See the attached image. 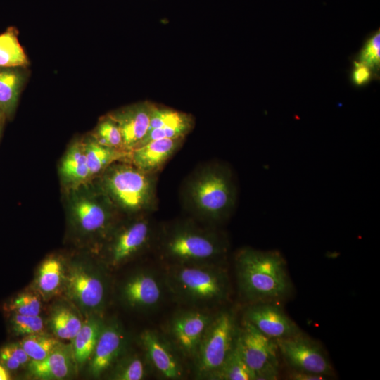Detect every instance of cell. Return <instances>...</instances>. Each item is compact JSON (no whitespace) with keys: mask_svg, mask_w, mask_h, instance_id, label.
Returning <instances> with one entry per match:
<instances>
[{"mask_svg":"<svg viewBox=\"0 0 380 380\" xmlns=\"http://www.w3.org/2000/svg\"><path fill=\"white\" fill-rule=\"evenodd\" d=\"M376 75L365 64L354 61L350 72V80L354 86L360 87L369 83Z\"/></svg>","mask_w":380,"mask_h":380,"instance_id":"cell-34","label":"cell"},{"mask_svg":"<svg viewBox=\"0 0 380 380\" xmlns=\"http://www.w3.org/2000/svg\"><path fill=\"white\" fill-rule=\"evenodd\" d=\"M125 343L122 329L117 322L103 326L91 357L89 370L99 376L117 360Z\"/></svg>","mask_w":380,"mask_h":380,"instance_id":"cell-18","label":"cell"},{"mask_svg":"<svg viewBox=\"0 0 380 380\" xmlns=\"http://www.w3.org/2000/svg\"><path fill=\"white\" fill-rule=\"evenodd\" d=\"M213 379L256 380L255 375L243 361L236 345Z\"/></svg>","mask_w":380,"mask_h":380,"instance_id":"cell-29","label":"cell"},{"mask_svg":"<svg viewBox=\"0 0 380 380\" xmlns=\"http://www.w3.org/2000/svg\"><path fill=\"white\" fill-rule=\"evenodd\" d=\"M7 346L22 365H24L30 361V358L19 343H12Z\"/></svg>","mask_w":380,"mask_h":380,"instance_id":"cell-37","label":"cell"},{"mask_svg":"<svg viewBox=\"0 0 380 380\" xmlns=\"http://www.w3.org/2000/svg\"><path fill=\"white\" fill-rule=\"evenodd\" d=\"M89 134L101 145L126 151L120 127L108 114L100 118L96 127Z\"/></svg>","mask_w":380,"mask_h":380,"instance_id":"cell-27","label":"cell"},{"mask_svg":"<svg viewBox=\"0 0 380 380\" xmlns=\"http://www.w3.org/2000/svg\"><path fill=\"white\" fill-rule=\"evenodd\" d=\"M244 319L260 332L274 340L285 338L301 332L298 326L272 301L257 302L248 307Z\"/></svg>","mask_w":380,"mask_h":380,"instance_id":"cell-14","label":"cell"},{"mask_svg":"<svg viewBox=\"0 0 380 380\" xmlns=\"http://www.w3.org/2000/svg\"><path fill=\"white\" fill-rule=\"evenodd\" d=\"M140 343L152 369L167 379H179L184 376L179 353L168 338L156 331L144 330Z\"/></svg>","mask_w":380,"mask_h":380,"instance_id":"cell-12","label":"cell"},{"mask_svg":"<svg viewBox=\"0 0 380 380\" xmlns=\"http://www.w3.org/2000/svg\"><path fill=\"white\" fill-rule=\"evenodd\" d=\"M214 315L201 310L181 311L167 325L169 340L182 356L194 359Z\"/></svg>","mask_w":380,"mask_h":380,"instance_id":"cell-11","label":"cell"},{"mask_svg":"<svg viewBox=\"0 0 380 380\" xmlns=\"http://www.w3.org/2000/svg\"><path fill=\"white\" fill-rule=\"evenodd\" d=\"M357 61L369 67L377 75L380 67V32L379 29L372 32L365 42L360 49Z\"/></svg>","mask_w":380,"mask_h":380,"instance_id":"cell-31","label":"cell"},{"mask_svg":"<svg viewBox=\"0 0 380 380\" xmlns=\"http://www.w3.org/2000/svg\"><path fill=\"white\" fill-rule=\"evenodd\" d=\"M6 310L12 313L24 315H39L41 302L39 297L32 293H23L12 299Z\"/></svg>","mask_w":380,"mask_h":380,"instance_id":"cell-32","label":"cell"},{"mask_svg":"<svg viewBox=\"0 0 380 380\" xmlns=\"http://www.w3.org/2000/svg\"><path fill=\"white\" fill-rule=\"evenodd\" d=\"M89 168L90 180L100 176L112 163L124 160L128 151L111 148L100 144L89 134L81 138Z\"/></svg>","mask_w":380,"mask_h":380,"instance_id":"cell-21","label":"cell"},{"mask_svg":"<svg viewBox=\"0 0 380 380\" xmlns=\"http://www.w3.org/2000/svg\"><path fill=\"white\" fill-rule=\"evenodd\" d=\"M11 324L14 332L18 335L42 333L44 329V321L39 315L12 313Z\"/></svg>","mask_w":380,"mask_h":380,"instance_id":"cell-33","label":"cell"},{"mask_svg":"<svg viewBox=\"0 0 380 380\" xmlns=\"http://www.w3.org/2000/svg\"><path fill=\"white\" fill-rule=\"evenodd\" d=\"M185 137L150 141L129 151L124 160L141 170L158 175L165 165L180 148Z\"/></svg>","mask_w":380,"mask_h":380,"instance_id":"cell-17","label":"cell"},{"mask_svg":"<svg viewBox=\"0 0 380 380\" xmlns=\"http://www.w3.org/2000/svg\"><path fill=\"white\" fill-rule=\"evenodd\" d=\"M0 361L5 368L12 371L16 370L22 366L7 346L0 350Z\"/></svg>","mask_w":380,"mask_h":380,"instance_id":"cell-35","label":"cell"},{"mask_svg":"<svg viewBox=\"0 0 380 380\" xmlns=\"http://www.w3.org/2000/svg\"><path fill=\"white\" fill-rule=\"evenodd\" d=\"M63 279V267L61 259L56 256L49 257L39 267L38 289L46 296L53 294L58 290Z\"/></svg>","mask_w":380,"mask_h":380,"instance_id":"cell-25","label":"cell"},{"mask_svg":"<svg viewBox=\"0 0 380 380\" xmlns=\"http://www.w3.org/2000/svg\"><path fill=\"white\" fill-rule=\"evenodd\" d=\"M50 322L55 335L65 340H72L82 325L75 313L63 306L53 311Z\"/></svg>","mask_w":380,"mask_h":380,"instance_id":"cell-26","label":"cell"},{"mask_svg":"<svg viewBox=\"0 0 380 380\" xmlns=\"http://www.w3.org/2000/svg\"><path fill=\"white\" fill-rule=\"evenodd\" d=\"M234 260L239 289L246 300L275 301L291 292L286 263L279 252L246 247L238 251Z\"/></svg>","mask_w":380,"mask_h":380,"instance_id":"cell-4","label":"cell"},{"mask_svg":"<svg viewBox=\"0 0 380 380\" xmlns=\"http://www.w3.org/2000/svg\"><path fill=\"white\" fill-rule=\"evenodd\" d=\"M10 379V376L6 369L0 365V380H7Z\"/></svg>","mask_w":380,"mask_h":380,"instance_id":"cell-38","label":"cell"},{"mask_svg":"<svg viewBox=\"0 0 380 380\" xmlns=\"http://www.w3.org/2000/svg\"><path fill=\"white\" fill-rule=\"evenodd\" d=\"M157 175L146 173L128 161L118 160L95 179L123 216H133L156 210Z\"/></svg>","mask_w":380,"mask_h":380,"instance_id":"cell-6","label":"cell"},{"mask_svg":"<svg viewBox=\"0 0 380 380\" xmlns=\"http://www.w3.org/2000/svg\"><path fill=\"white\" fill-rule=\"evenodd\" d=\"M61 345L42 360L29 362V372L42 379H62L71 372L72 362L70 351Z\"/></svg>","mask_w":380,"mask_h":380,"instance_id":"cell-22","label":"cell"},{"mask_svg":"<svg viewBox=\"0 0 380 380\" xmlns=\"http://www.w3.org/2000/svg\"><path fill=\"white\" fill-rule=\"evenodd\" d=\"M153 103L144 101L129 104L107 113L118 125L126 151L138 147L146 136Z\"/></svg>","mask_w":380,"mask_h":380,"instance_id":"cell-15","label":"cell"},{"mask_svg":"<svg viewBox=\"0 0 380 380\" xmlns=\"http://www.w3.org/2000/svg\"><path fill=\"white\" fill-rule=\"evenodd\" d=\"M19 344L33 361L44 359L62 345L56 338L43 332L25 336Z\"/></svg>","mask_w":380,"mask_h":380,"instance_id":"cell-28","label":"cell"},{"mask_svg":"<svg viewBox=\"0 0 380 380\" xmlns=\"http://www.w3.org/2000/svg\"><path fill=\"white\" fill-rule=\"evenodd\" d=\"M28 77L25 67H0V110L6 120L13 118Z\"/></svg>","mask_w":380,"mask_h":380,"instance_id":"cell-20","label":"cell"},{"mask_svg":"<svg viewBox=\"0 0 380 380\" xmlns=\"http://www.w3.org/2000/svg\"><path fill=\"white\" fill-rule=\"evenodd\" d=\"M237 197L234 172L229 164L220 160L197 166L184 179L180 189L183 208L189 215L216 227L232 216Z\"/></svg>","mask_w":380,"mask_h":380,"instance_id":"cell-1","label":"cell"},{"mask_svg":"<svg viewBox=\"0 0 380 380\" xmlns=\"http://www.w3.org/2000/svg\"><path fill=\"white\" fill-rule=\"evenodd\" d=\"M279 353L293 370L332 377L333 367L321 346L302 331L275 340Z\"/></svg>","mask_w":380,"mask_h":380,"instance_id":"cell-10","label":"cell"},{"mask_svg":"<svg viewBox=\"0 0 380 380\" xmlns=\"http://www.w3.org/2000/svg\"><path fill=\"white\" fill-rule=\"evenodd\" d=\"M18 31L8 27L0 34V67L13 68L29 65L27 54L18 40Z\"/></svg>","mask_w":380,"mask_h":380,"instance_id":"cell-24","label":"cell"},{"mask_svg":"<svg viewBox=\"0 0 380 380\" xmlns=\"http://www.w3.org/2000/svg\"><path fill=\"white\" fill-rule=\"evenodd\" d=\"M58 177L62 191L90 181L81 138L74 139L68 146L58 165Z\"/></svg>","mask_w":380,"mask_h":380,"instance_id":"cell-19","label":"cell"},{"mask_svg":"<svg viewBox=\"0 0 380 380\" xmlns=\"http://www.w3.org/2000/svg\"><path fill=\"white\" fill-rule=\"evenodd\" d=\"M151 369L145 355H132L118 365L113 377L117 380H141L148 376Z\"/></svg>","mask_w":380,"mask_h":380,"instance_id":"cell-30","label":"cell"},{"mask_svg":"<svg viewBox=\"0 0 380 380\" xmlns=\"http://www.w3.org/2000/svg\"><path fill=\"white\" fill-rule=\"evenodd\" d=\"M238 350L256 380H275L279 377V362L276 341L260 332L243 319L236 338Z\"/></svg>","mask_w":380,"mask_h":380,"instance_id":"cell-9","label":"cell"},{"mask_svg":"<svg viewBox=\"0 0 380 380\" xmlns=\"http://www.w3.org/2000/svg\"><path fill=\"white\" fill-rule=\"evenodd\" d=\"M327 379L328 376L324 375L296 370H292L289 375V379L291 380H324Z\"/></svg>","mask_w":380,"mask_h":380,"instance_id":"cell-36","label":"cell"},{"mask_svg":"<svg viewBox=\"0 0 380 380\" xmlns=\"http://www.w3.org/2000/svg\"><path fill=\"white\" fill-rule=\"evenodd\" d=\"M238 332L239 327L232 311L224 310L214 315L194 358L198 377L213 379L233 350Z\"/></svg>","mask_w":380,"mask_h":380,"instance_id":"cell-8","label":"cell"},{"mask_svg":"<svg viewBox=\"0 0 380 380\" xmlns=\"http://www.w3.org/2000/svg\"><path fill=\"white\" fill-rule=\"evenodd\" d=\"M222 264L168 265L166 287L184 305L207 308L222 304L230 293L229 279Z\"/></svg>","mask_w":380,"mask_h":380,"instance_id":"cell-5","label":"cell"},{"mask_svg":"<svg viewBox=\"0 0 380 380\" xmlns=\"http://www.w3.org/2000/svg\"><path fill=\"white\" fill-rule=\"evenodd\" d=\"M166 287L165 279L151 270H141L129 277L121 288V297L129 307L151 310L163 301Z\"/></svg>","mask_w":380,"mask_h":380,"instance_id":"cell-13","label":"cell"},{"mask_svg":"<svg viewBox=\"0 0 380 380\" xmlns=\"http://www.w3.org/2000/svg\"><path fill=\"white\" fill-rule=\"evenodd\" d=\"M229 249L227 236L216 226L192 217L158 226L153 250L167 265L222 263Z\"/></svg>","mask_w":380,"mask_h":380,"instance_id":"cell-2","label":"cell"},{"mask_svg":"<svg viewBox=\"0 0 380 380\" xmlns=\"http://www.w3.org/2000/svg\"><path fill=\"white\" fill-rule=\"evenodd\" d=\"M103 327L100 320L90 318L82 324L72 339L73 356L79 365L91 358Z\"/></svg>","mask_w":380,"mask_h":380,"instance_id":"cell-23","label":"cell"},{"mask_svg":"<svg viewBox=\"0 0 380 380\" xmlns=\"http://www.w3.org/2000/svg\"><path fill=\"white\" fill-rule=\"evenodd\" d=\"M65 286L69 296L84 309H98L104 302L106 293L104 280L82 265L70 268L65 277Z\"/></svg>","mask_w":380,"mask_h":380,"instance_id":"cell-16","label":"cell"},{"mask_svg":"<svg viewBox=\"0 0 380 380\" xmlns=\"http://www.w3.org/2000/svg\"><path fill=\"white\" fill-rule=\"evenodd\" d=\"M6 118L4 116V115L2 113V112L0 110V136H1V130H2V128H3V125H4V121L6 120Z\"/></svg>","mask_w":380,"mask_h":380,"instance_id":"cell-39","label":"cell"},{"mask_svg":"<svg viewBox=\"0 0 380 380\" xmlns=\"http://www.w3.org/2000/svg\"><path fill=\"white\" fill-rule=\"evenodd\" d=\"M62 192L68 225L81 241L99 247L124 217L96 179Z\"/></svg>","mask_w":380,"mask_h":380,"instance_id":"cell-3","label":"cell"},{"mask_svg":"<svg viewBox=\"0 0 380 380\" xmlns=\"http://www.w3.org/2000/svg\"><path fill=\"white\" fill-rule=\"evenodd\" d=\"M158 226L152 213L122 217L99 246L107 265L116 268L153 251Z\"/></svg>","mask_w":380,"mask_h":380,"instance_id":"cell-7","label":"cell"}]
</instances>
